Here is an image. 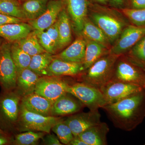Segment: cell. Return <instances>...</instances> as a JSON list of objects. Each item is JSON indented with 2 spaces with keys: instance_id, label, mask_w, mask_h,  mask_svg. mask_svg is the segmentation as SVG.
Returning a JSON list of instances; mask_svg holds the SVG:
<instances>
[{
  "instance_id": "cell-1",
  "label": "cell",
  "mask_w": 145,
  "mask_h": 145,
  "mask_svg": "<svg viewBox=\"0 0 145 145\" xmlns=\"http://www.w3.org/2000/svg\"><path fill=\"white\" fill-rule=\"evenodd\" d=\"M144 95L142 91L133 94L103 108L116 127L123 130L132 129L143 116Z\"/></svg>"
},
{
  "instance_id": "cell-2",
  "label": "cell",
  "mask_w": 145,
  "mask_h": 145,
  "mask_svg": "<svg viewBox=\"0 0 145 145\" xmlns=\"http://www.w3.org/2000/svg\"><path fill=\"white\" fill-rule=\"evenodd\" d=\"M120 56L106 54L86 69L82 77L83 82L100 89L112 80L115 65Z\"/></svg>"
},
{
  "instance_id": "cell-3",
  "label": "cell",
  "mask_w": 145,
  "mask_h": 145,
  "mask_svg": "<svg viewBox=\"0 0 145 145\" xmlns=\"http://www.w3.org/2000/svg\"><path fill=\"white\" fill-rule=\"evenodd\" d=\"M22 97L16 90L0 95V128L9 132L16 129Z\"/></svg>"
},
{
  "instance_id": "cell-4",
  "label": "cell",
  "mask_w": 145,
  "mask_h": 145,
  "mask_svg": "<svg viewBox=\"0 0 145 145\" xmlns=\"http://www.w3.org/2000/svg\"><path fill=\"white\" fill-rule=\"evenodd\" d=\"M62 119L56 116H45L31 112L20 105L16 129L20 132L34 131L50 133L52 127Z\"/></svg>"
},
{
  "instance_id": "cell-5",
  "label": "cell",
  "mask_w": 145,
  "mask_h": 145,
  "mask_svg": "<svg viewBox=\"0 0 145 145\" xmlns=\"http://www.w3.org/2000/svg\"><path fill=\"white\" fill-rule=\"evenodd\" d=\"M67 92L80 100L90 110H98L107 105L100 89L83 82L69 84Z\"/></svg>"
},
{
  "instance_id": "cell-6",
  "label": "cell",
  "mask_w": 145,
  "mask_h": 145,
  "mask_svg": "<svg viewBox=\"0 0 145 145\" xmlns=\"http://www.w3.org/2000/svg\"><path fill=\"white\" fill-rule=\"evenodd\" d=\"M10 44L5 43L0 49V85L4 91L15 90L17 68L11 57Z\"/></svg>"
},
{
  "instance_id": "cell-7",
  "label": "cell",
  "mask_w": 145,
  "mask_h": 145,
  "mask_svg": "<svg viewBox=\"0 0 145 145\" xmlns=\"http://www.w3.org/2000/svg\"><path fill=\"white\" fill-rule=\"evenodd\" d=\"M69 84L60 77L44 76L40 77L35 92L49 100L52 103L67 92Z\"/></svg>"
},
{
  "instance_id": "cell-8",
  "label": "cell",
  "mask_w": 145,
  "mask_h": 145,
  "mask_svg": "<svg viewBox=\"0 0 145 145\" xmlns=\"http://www.w3.org/2000/svg\"><path fill=\"white\" fill-rule=\"evenodd\" d=\"M91 19L103 32L110 44L116 41L124 28V22L120 18L109 13H92Z\"/></svg>"
},
{
  "instance_id": "cell-9",
  "label": "cell",
  "mask_w": 145,
  "mask_h": 145,
  "mask_svg": "<svg viewBox=\"0 0 145 145\" xmlns=\"http://www.w3.org/2000/svg\"><path fill=\"white\" fill-rule=\"evenodd\" d=\"M112 80L140 86L145 88V74L127 59H117Z\"/></svg>"
},
{
  "instance_id": "cell-10",
  "label": "cell",
  "mask_w": 145,
  "mask_h": 145,
  "mask_svg": "<svg viewBox=\"0 0 145 145\" xmlns=\"http://www.w3.org/2000/svg\"><path fill=\"white\" fill-rule=\"evenodd\" d=\"M143 89L140 86L112 80L100 90L108 105L116 103L133 94L141 92Z\"/></svg>"
},
{
  "instance_id": "cell-11",
  "label": "cell",
  "mask_w": 145,
  "mask_h": 145,
  "mask_svg": "<svg viewBox=\"0 0 145 145\" xmlns=\"http://www.w3.org/2000/svg\"><path fill=\"white\" fill-rule=\"evenodd\" d=\"M145 36V27L129 25L124 28L109 50V53L121 56Z\"/></svg>"
},
{
  "instance_id": "cell-12",
  "label": "cell",
  "mask_w": 145,
  "mask_h": 145,
  "mask_svg": "<svg viewBox=\"0 0 145 145\" xmlns=\"http://www.w3.org/2000/svg\"><path fill=\"white\" fill-rule=\"evenodd\" d=\"M101 114L99 110H89L87 112L74 114L65 120L71 129L74 137L101 122Z\"/></svg>"
},
{
  "instance_id": "cell-13",
  "label": "cell",
  "mask_w": 145,
  "mask_h": 145,
  "mask_svg": "<svg viewBox=\"0 0 145 145\" xmlns=\"http://www.w3.org/2000/svg\"><path fill=\"white\" fill-rule=\"evenodd\" d=\"M63 0H52L48 2L44 13L36 19L29 21L34 30H46L56 22L61 11L63 9Z\"/></svg>"
},
{
  "instance_id": "cell-14",
  "label": "cell",
  "mask_w": 145,
  "mask_h": 145,
  "mask_svg": "<svg viewBox=\"0 0 145 145\" xmlns=\"http://www.w3.org/2000/svg\"><path fill=\"white\" fill-rule=\"evenodd\" d=\"M84 106L80 100L67 92L53 104L51 116L59 117L74 114L80 111Z\"/></svg>"
},
{
  "instance_id": "cell-15",
  "label": "cell",
  "mask_w": 145,
  "mask_h": 145,
  "mask_svg": "<svg viewBox=\"0 0 145 145\" xmlns=\"http://www.w3.org/2000/svg\"><path fill=\"white\" fill-rule=\"evenodd\" d=\"M67 7L69 16L72 21L75 31L80 34L87 18V0H63Z\"/></svg>"
},
{
  "instance_id": "cell-16",
  "label": "cell",
  "mask_w": 145,
  "mask_h": 145,
  "mask_svg": "<svg viewBox=\"0 0 145 145\" xmlns=\"http://www.w3.org/2000/svg\"><path fill=\"white\" fill-rule=\"evenodd\" d=\"M84 71L82 63L67 61L54 57L48 69L47 76H75Z\"/></svg>"
},
{
  "instance_id": "cell-17",
  "label": "cell",
  "mask_w": 145,
  "mask_h": 145,
  "mask_svg": "<svg viewBox=\"0 0 145 145\" xmlns=\"http://www.w3.org/2000/svg\"><path fill=\"white\" fill-rule=\"evenodd\" d=\"M20 105L31 112L45 116H51L53 103L36 92L22 97Z\"/></svg>"
},
{
  "instance_id": "cell-18",
  "label": "cell",
  "mask_w": 145,
  "mask_h": 145,
  "mask_svg": "<svg viewBox=\"0 0 145 145\" xmlns=\"http://www.w3.org/2000/svg\"><path fill=\"white\" fill-rule=\"evenodd\" d=\"M17 78L15 90L22 97L35 92L40 76L29 68L17 69Z\"/></svg>"
},
{
  "instance_id": "cell-19",
  "label": "cell",
  "mask_w": 145,
  "mask_h": 145,
  "mask_svg": "<svg viewBox=\"0 0 145 145\" xmlns=\"http://www.w3.org/2000/svg\"><path fill=\"white\" fill-rule=\"evenodd\" d=\"M110 129L107 124L100 122L82 133L78 136L87 145H106Z\"/></svg>"
},
{
  "instance_id": "cell-20",
  "label": "cell",
  "mask_w": 145,
  "mask_h": 145,
  "mask_svg": "<svg viewBox=\"0 0 145 145\" xmlns=\"http://www.w3.org/2000/svg\"><path fill=\"white\" fill-rule=\"evenodd\" d=\"M86 46L85 39L81 35L61 53L53 57L67 61L83 63Z\"/></svg>"
},
{
  "instance_id": "cell-21",
  "label": "cell",
  "mask_w": 145,
  "mask_h": 145,
  "mask_svg": "<svg viewBox=\"0 0 145 145\" xmlns=\"http://www.w3.org/2000/svg\"><path fill=\"white\" fill-rule=\"evenodd\" d=\"M33 29L29 24L21 22L0 26V36L10 42H16L26 37Z\"/></svg>"
},
{
  "instance_id": "cell-22",
  "label": "cell",
  "mask_w": 145,
  "mask_h": 145,
  "mask_svg": "<svg viewBox=\"0 0 145 145\" xmlns=\"http://www.w3.org/2000/svg\"><path fill=\"white\" fill-rule=\"evenodd\" d=\"M81 35L85 39L96 42L107 49H110V43L106 36L96 24L87 18L84 22Z\"/></svg>"
},
{
  "instance_id": "cell-23",
  "label": "cell",
  "mask_w": 145,
  "mask_h": 145,
  "mask_svg": "<svg viewBox=\"0 0 145 145\" xmlns=\"http://www.w3.org/2000/svg\"><path fill=\"white\" fill-rule=\"evenodd\" d=\"M85 39L86 42L85 54L83 64L86 70L101 57L108 54L109 50L96 42Z\"/></svg>"
},
{
  "instance_id": "cell-24",
  "label": "cell",
  "mask_w": 145,
  "mask_h": 145,
  "mask_svg": "<svg viewBox=\"0 0 145 145\" xmlns=\"http://www.w3.org/2000/svg\"><path fill=\"white\" fill-rule=\"evenodd\" d=\"M57 21L59 39V50L68 45L72 40L70 18L67 12L64 8L60 13Z\"/></svg>"
},
{
  "instance_id": "cell-25",
  "label": "cell",
  "mask_w": 145,
  "mask_h": 145,
  "mask_svg": "<svg viewBox=\"0 0 145 145\" xmlns=\"http://www.w3.org/2000/svg\"><path fill=\"white\" fill-rule=\"evenodd\" d=\"M54 57L47 52L36 54L31 57L29 68L40 77L47 76V70Z\"/></svg>"
},
{
  "instance_id": "cell-26",
  "label": "cell",
  "mask_w": 145,
  "mask_h": 145,
  "mask_svg": "<svg viewBox=\"0 0 145 145\" xmlns=\"http://www.w3.org/2000/svg\"><path fill=\"white\" fill-rule=\"evenodd\" d=\"M48 0H27L22 6L26 19L35 20L44 13L46 8Z\"/></svg>"
},
{
  "instance_id": "cell-27",
  "label": "cell",
  "mask_w": 145,
  "mask_h": 145,
  "mask_svg": "<svg viewBox=\"0 0 145 145\" xmlns=\"http://www.w3.org/2000/svg\"><path fill=\"white\" fill-rule=\"evenodd\" d=\"M17 42L20 47L31 57L46 52L39 43L34 31L31 32L25 38Z\"/></svg>"
},
{
  "instance_id": "cell-28",
  "label": "cell",
  "mask_w": 145,
  "mask_h": 145,
  "mask_svg": "<svg viewBox=\"0 0 145 145\" xmlns=\"http://www.w3.org/2000/svg\"><path fill=\"white\" fill-rule=\"evenodd\" d=\"M46 133L27 131L15 135L11 140L13 144L17 145H35L45 135Z\"/></svg>"
},
{
  "instance_id": "cell-29",
  "label": "cell",
  "mask_w": 145,
  "mask_h": 145,
  "mask_svg": "<svg viewBox=\"0 0 145 145\" xmlns=\"http://www.w3.org/2000/svg\"><path fill=\"white\" fill-rule=\"evenodd\" d=\"M10 52L17 69L29 67L31 57L20 47L17 42L10 46Z\"/></svg>"
},
{
  "instance_id": "cell-30",
  "label": "cell",
  "mask_w": 145,
  "mask_h": 145,
  "mask_svg": "<svg viewBox=\"0 0 145 145\" xmlns=\"http://www.w3.org/2000/svg\"><path fill=\"white\" fill-rule=\"evenodd\" d=\"M0 13L22 20L26 19L17 0H1Z\"/></svg>"
},
{
  "instance_id": "cell-31",
  "label": "cell",
  "mask_w": 145,
  "mask_h": 145,
  "mask_svg": "<svg viewBox=\"0 0 145 145\" xmlns=\"http://www.w3.org/2000/svg\"><path fill=\"white\" fill-rule=\"evenodd\" d=\"M52 130L64 144L69 145L74 137L70 127L63 119L52 127Z\"/></svg>"
},
{
  "instance_id": "cell-32",
  "label": "cell",
  "mask_w": 145,
  "mask_h": 145,
  "mask_svg": "<svg viewBox=\"0 0 145 145\" xmlns=\"http://www.w3.org/2000/svg\"><path fill=\"white\" fill-rule=\"evenodd\" d=\"M121 11L136 26H145V8H123Z\"/></svg>"
},
{
  "instance_id": "cell-33",
  "label": "cell",
  "mask_w": 145,
  "mask_h": 145,
  "mask_svg": "<svg viewBox=\"0 0 145 145\" xmlns=\"http://www.w3.org/2000/svg\"><path fill=\"white\" fill-rule=\"evenodd\" d=\"M39 43L46 52L52 54L56 52L54 44L50 37L45 30H34Z\"/></svg>"
},
{
  "instance_id": "cell-34",
  "label": "cell",
  "mask_w": 145,
  "mask_h": 145,
  "mask_svg": "<svg viewBox=\"0 0 145 145\" xmlns=\"http://www.w3.org/2000/svg\"><path fill=\"white\" fill-rule=\"evenodd\" d=\"M130 54L136 59L145 63V36L133 47Z\"/></svg>"
},
{
  "instance_id": "cell-35",
  "label": "cell",
  "mask_w": 145,
  "mask_h": 145,
  "mask_svg": "<svg viewBox=\"0 0 145 145\" xmlns=\"http://www.w3.org/2000/svg\"><path fill=\"white\" fill-rule=\"evenodd\" d=\"M52 40L56 51L59 50V34L57 21L45 30Z\"/></svg>"
},
{
  "instance_id": "cell-36",
  "label": "cell",
  "mask_w": 145,
  "mask_h": 145,
  "mask_svg": "<svg viewBox=\"0 0 145 145\" xmlns=\"http://www.w3.org/2000/svg\"><path fill=\"white\" fill-rule=\"evenodd\" d=\"M22 20L0 13V26L12 23L21 22Z\"/></svg>"
},
{
  "instance_id": "cell-37",
  "label": "cell",
  "mask_w": 145,
  "mask_h": 145,
  "mask_svg": "<svg viewBox=\"0 0 145 145\" xmlns=\"http://www.w3.org/2000/svg\"><path fill=\"white\" fill-rule=\"evenodd\" d=\"M42 144L44 145H61L62 144L60 142L58 137H56L53 134L47 133V135H45L42 139Z\"/></svg>"
},
{
  "instance_id": "cell-38",
  "label": "cell",
  "mask_w": 145,
  "mask_h": 145,
  "mask_svg": "<svg viewBox=\"0 0 145 145\" xmlns=\"http://www.w3.org/2000/svg\"><path fill=\"white\" fill-rule=\"evenodd\" d=\"M133 6L135 8H145V0H132Z\"/></svg>"
},
{
  "instance_id": "cell-39",
  "label": "cell",
  "mask_w": 145,
  "mask_h": 145,
  "mask_svg": "<svg viewBox=\"0 0 145 145\" xmlns=\"http://www.w3.org/2000/svg\"><path fill=\"white\" fill-rule=\"evenodd\" d=\"M11 140L5 132L0 133V145H7L11 142Z\"/></svg>"
},
{
  "instance_id": "cell-40",
  "label": "cell",
  "mask_w": 145,
  "mask_h": 145,
  "mask_svg": "<svg viewBox=\"0 0 145 145\" xmlns=\"http://www.w3.org/2000/svg\"><path fill=\"white\" fill-rule=\"evenodd\" d=\"M71 145H87L78 136L74 137L71 142L69 143Z\"/></svg>"
},
{
  "instance_id": "cell-41",
  "label": "cell",
  "mask_w": 145,
  "mask_h": 145,
  "mask_svg": "<svg viewBox=\"0 0 145 145\" xmlns=\"http://www.w3.org/2000/svg\"><path fill=\"white\" fill-rule=\"evenodd\" d=\"M113 3L117 5H121L123 2L124 0H112Z\"/></svg>"
},
{
  "instance_id": "cell-42",
  "label": "cell",
  "mask_w": 145,
  "mask_h": 145,
  "mask_svg": "<svg viewBox=\"0 0 145 145\" xmlns=\"http://www.w3.org/2000/svg\"><path fill=\"white\" fill-rule=\"evenodd\" d=\"M96 1H98L100 3H105L107 0H96Z\"/></svg>"
},
{
  "instance_id": "cell-43",
  "label": "cell",
  "mask_w": 145,
  "mask_h": 145,
  "mask_svg": "<svg viewBox=\"0 0 145 145\" xmlns=\"http://www.w3.org/2000/svg\"><path fill=\"white\" fill-rule=\"evenodd\" d=\"M3 132H4V131H3L1 129V128H0V133H3Z\"/></svg>"
},
{
  "instance_id": "cell-44",
  "label": "cell",
  "mask_w": 145,
  "mask_h": 145,
  "mask_svg": "<svg viewBox=\"0 0 145 145\" xmlns=\"http://www.w3.org/2000/svg\"><path fill=\"white\" fill-rule=\"evenodd\" d=\"M2 44L1 42V41L0 40V49H1V46Z\"/></svg>"
},
{
  "instance_id": "cell-45",
  "label": "cell",
  "mask_w": 145,
  "mask_h": 145,
  "mask_svg": "<svg viewBox=\"0 0 145 145\" xmlns=\"http://www.w3.org/2000/svg\"><path fill=\"white\" fill-rule=\"evenodd\" d=\"M17 1H18V0H17Z\"/></svg>"
},
{
  "instance_id": "cell-46",
  "label": "cell",
  "mask_w": 145,
  "mask_h": 145,
  "mask_svg": "<svg viewBox=\"0 0 145 145\" xmlns=\"http://www.w3.org/2000/svg\"><path fill=\"white\" fill-rule=\"evenodd\" d=\"M0 1H1V0H0Z\"/></svg>"
}]
</instances>
